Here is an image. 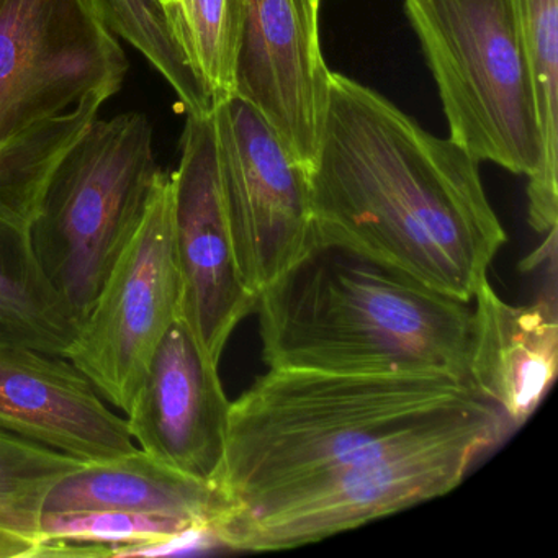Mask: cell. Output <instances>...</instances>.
Listing matches in <instances>:
<instances>
[{
  "instance_id": "cell-6",
  "label": "cell",
  "mask_w": 558,
  "mask_h": 558,
  "mask_svg": "<svg viewBox=\"0 0 558 558\" xmlns=\"http://www.w3.org/2000/svg\"><path fill=\"white\" fill-rule=\"evenodd\" d=\"M159 174L151 122L142 112L94 119L54 168L32 234L45 276L80 326Z\"/></svg>"
},
{
  "instance_id": "cell-4",
  "label": "cell",
  "mask_w": 558,
  "mask_h": 558,
  "mask_svg": "<svg viewBox=\"0 0 558 558\" xmlns=\"http://www.w3.org/2000/svg\"><path fill=\"white\" fill-rule=\"evenodd\" d=\"M511 424L486 400L385 440L351 462L270 489L218 512L220 547L276 551L325 541L456 489Z\"/></svg>"
},
{
  "instance_id": "cell-1",
  "label": "cell",
  "mask_w": 558,
  "mask_h": 558,
  "mask_svg": "<svg viewBox=\"0 0 558 558\" xmlns=\"http://www.w3.org/2000/svg\"><path fill=\"white\" fill-rule=\"evenodd\" d=\"M478 165L377 90L331 73L310 169L316 243L470 303L508 241Z\"/></svg>"
},
{
  "instance_id": "cell-22",
  "label": "cell",
  "mask_w": 558,
  "mask_h": 558,
  "mask_svg": "<svg viewBox=\"0 0 558 558\" xmlns=\"http://www.w3.org/2000/svg\"><path fill=\"white\" fill-rule=\"evenodd\" d=\"M158 4L161 5L162 11L168 15L172 32H174L175 38H178L179 44L184 48L185 54L189 58V0H158ZM189 61H191V58H189Z\"/></svg>"
},
{
  "instance_id": "cell-9",
  "label": "cell",
  "mask_w": 558,
  "mask_h": 558,
  "mask_svg": "<svg viewBox=\"0 0 558 558\" xmlns=\"http://www.w3.org/2000/svg\"><path fill=\"white\" fill-rule=\"evenodd\" d=\"M211 113L238 269L259 295L315 246L310 169L240 96Z\"/></svg>"
},
{
  "instance_id": "cell-12",
  "label": "cell",
  "mask_w": 558,
  "mask_h": 558,
  "mask_svg": "<svg viewBox=\"0 0 558 558\" xmlns=\"http://www.w3.org/2000/svg\"><path fill=\"white\" fill-rule=\"evenodd\" d=\"M322 0H243L236 96L256 107L290 151L312 169L331 71L319 44Z\"/></svg>"
},
{
  "instance_id": "cell-8",
  "label": "cell",
  "mask_w": 558,
  "mask_h": 558,
  "mask_svg": "<svg viewBox=\"0 0 558 558\" xmlns=\"http://www.w3.org/2000/svg\"><path fill=\"white\" fill-rule=\"evenodd\" d=\"M129 58L94 0H0V145L97 90Z\"/></svg>"
},
{
  "instance_id": "cell-17",
  "label": "cell",
  "mask_w": 558,
  "mask_h": 558,
  "mask_svg": "<svg viewBox=\"0 0 558 558\" xmlns=\"http://www.w3.org/2000/svg\"><path fill=\"white\" fill-rule=\"evenodd\" d=\"M524 35L542 132V162L529 178V223L538 234L557 228L558 0H512Z\"/></svg>"
},
{
  "instance_id": "cell-5",
  "label": "cell",
  "mask_w": 558,
  "mask_h": 558,
  "mask_svg": "<svg viewBox=\"0 0 558 558\" xmlns=\"http://www.w3.org/2000/svg\"><path fill=\"white\" fill-rule=\"evenodd\" d=\"M450 136L476 161L531 178L542 162L537 90L512 0H404Z\"/></svg>"
},
{
  "instance_id": "cell-14",
  "label": "cell",
  "mask_w": 558,
  "mask_h": 558,
  "mask_svg": "<svg viewBox=\"0 0 558 558\" xmlns=\"http://www.w3.org/2000/svg\"><path fill=\"white\" fill-rule=\"evenodd\" d=\"M0 427L89 463L138 450L70 359L24 345H0Z\"/></svg>"
},
{
  "instance_id": "cell-3",
  "label": "cell",
  "mask_w": 558,
  "mask_h": 558,
  "mask_svg": "<svg viewBox=\"0 0 558 558\" xmlns=\"http://www.w3.org/2000/svg\"><path fill=\"white\" fill-rule=\"evenodd\" d=\"M482 400L453 378L269 368L231 403L211 519Z\"/></svg>"
},
{
  "instance_id": "cell-7",
  "label": "cell",
  "mask_w": 558,
  "mask_h": 558,
  "mask_svg": "<svg viewBox=\"0 0 558 558\" xmlns=\"http://www.w3.org/2000/svg\"><path fill=\"white\" fill-rule=\"evenodd\" d=\"M178 305L174 182L161 171L66 359L107 403L126 414L158 345L178 319Z\"/></svg>"
},
{
  "instance_id": "cell-20",
  "label": "cell",
  "mask_w": 558,
  "mask_h": 558,
  "mask_svg": "<svg viewBox=\"0 0 558 558\" xmlns=\"http://www.w3.org/2000/svg\"><path fill=\"white\" fill-rule=\"evenodd\" d=\"M189 58L211 104L236 96L243 0H189Z\"/></svg>"
},
{
  "instance_id": "cell-19",
  "label": "cell",
  "mask_w": 558,
  "mask_h": 558,
  "mask_svg": "<svg viewBox=\"0 0 558 558\" xmlns=\"http://www.w3.org/2000/svg\"><path fill=\"white\" fill-rule=\"evenodd\" d=\"M117 37L132 45L171 86L187 116H208L214 110L204 84L158 0H94Z\"/></svg>"
},
{
  "instance_id": "cell-10",
  "label": "cell",
  "mask_w": 558,
  "mask_h": 558,
  "mask_svg": "<svg viewBox=\"0 0 558 558\" xmlns=\"http://www.w3.org/2000/svg\"><path fill=\"white\" fill-rule=\"evenodd\" d=\"M113 96L89 94L70 112L0 145V345L66 357L76 339L80 322L45 276L32 231L58 162Z\"/></svg>"
},
{
  "instance_id": "cell-13",
  "label": "cell",
  "mask_w": 558,
  "mask_h": 558,
  "mask_svg": "<svg viewBox=\"0 0 558 558\" xmlns=\"http://www.w3.org/2000/svg\"><path fill=\"white\" fill-rule=\"evenodd\" d=\"M231 401L181 319L158 345L126 411L130 436L151 459L210 485L227 442Z\"/></svg>"
},
{
  "instance_id": "cell-23",
  "label": "cell",
  "mask_w": 558,
  "mask_h": 558,
  "mask_svg": "<svg viewBox=\"0 0 558 558\" xmlns=\"http://www.w3.org/2000/svg\"><path fill=\"white\" fill-rule=\"evenodd\" d=\"M38 542L0 527V558H34Z\"/></svg>"
},
{
  "instance_id": "cell-21",
  "label": "cell",
  "mask_w": 558,
  "mask_h": 558,
  "mask_svg": "<svg viewBox=\"0 0 558 558\" xmlns=\"http://www.w3.org/2000/svg\"><path fill=\"white\" fill-rule=\"evenodd\" d=\"M192 529H207L189 519L174 515L129 511L44 512L40 541L44 538H80L99 542L113 548V557L122 548L146 542L178 537ZM208 531V529H207ZM38 541V542H40Z\"/></svg>"
},
{
  "instance_id": "cell-18",
  "label": "cell",
  "mask_w": 558,
  "mask_h": 558,
  "mask_svg": "<svg viewBox=\"0 0 558 558\" xmlns=\"http://www.w3.org/2000/svg\"><path fill=\"white\" fill-rule=\"evenodd\" d=\"M87 463L0 427V527L40 541L51 489Z\"/></svg>"
},
{
  "instance_id": "cell-16",
  "label": "cell",
  "mask_w": 558,
  "mask_h": 558,
  "mask_svg": "<svg viewBox=\"0 0 558 558\" xmlns=\"http://www.w3.org/2000/svg\"><path fill=\"white\" fill-rule=\"evenodd\" d=\"M129 511L174 515L210 532L214 489L135 450L109 462L87 463L51 489L44 512Z\"/></svg>"
},
{
  "instance_id": "cell-2",
  "label": "cell",
  "mask_w": 558,
  "mask_h": 558,
  "mask_svg": "<svg viewBox=\"0 0 558 558\" xmlns=\"http://www.w3.org/2000/svg\"><path fill=\"white\" fill-rule=\"evenodd\" d=\"M267 368L466 380L470 303L315 243L259 293Z\"/></svg>"
},
{
  "instance_id": "cell-15",
  "label": "cell",
  "mask_w": 558,
  "mask_h": 558,
  "mask_svg": "<svg viewBox=\"0 0 558 558\" xmlns=\"http://www.w3.org/2000/svg\"><path fill=\"white\" fill-rule=\"evenodd\" d=\"M557 368V283L531 305H511L486 280L470 302V387L515 429L537 410Z\"/></svg>"
},
{
  "instance_id": "cell-11",
  "label": "cell",
  "mask_w": 558,
  "mask_h": 558,
  "mask_svg": "<svg viewBox=\"0 0 558 558\" xmlns=\"http://www.w3.org/2000/svg\"><path fill=\"white\" fill-rule=\"evenodd\" d=\"M174 182L178 319L202 354L220 365L231 335L256 312L259 295L244 283L221 194L214 113L187 116Z\"/></svg>"
}]
</instances>
